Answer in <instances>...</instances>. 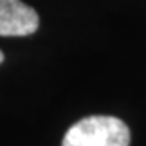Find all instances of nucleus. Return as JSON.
Returning a JSON list of instances; mask_svg holds the SVG:
<instances>
[{"instance_id": "nucleus-1", "label": "nucleus", "mask_w": 146, "mask_h": 146, "mask_svg": "<svg viewBox=\"0 0 146 146\" xmlns=\"http://www.w3.org/2000/svg\"><path fill=\"white\" fill-rule=\"evenodd\" d=\"M130 130L116 116L92 114L65 132L62 146H129Z\"/></svg>"}, {"instance_id": "nucleus-2", "label": "nucleus", "mask_w": 146, "mask_h": 146, "mask_svg": "<svg viewBox=\"0 0 146 146\" xmlns=\"http://www.w3.org/2000/svg\"><path fill=\"white\" fill-rule=\"evenodd\" d=\"M39 14L21 0H0V35L27 37L37 32Z\"/></svg>"}, {"instance_id": "nucleus-3", "label": "nucleus", "mask_w": 146, "mask_h": 146, "mask_svg": "<svg viewBox=\"0 0 146 146\" xmlns=\"http://www.w3.org/2000/svg\"><path fill=\"white\" fill-rule=\"evenodd\" d=\"M4 58H5V56H4V53H2V51H0V64H2V62H4Z\"/></svg>"}]
</instances>
